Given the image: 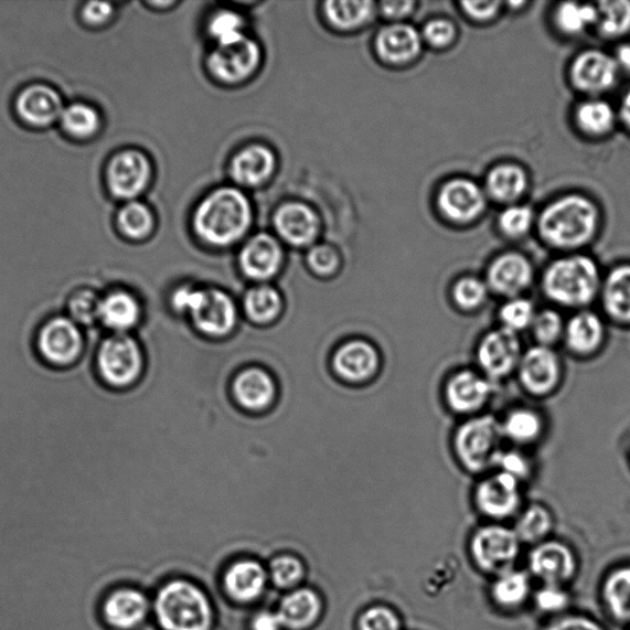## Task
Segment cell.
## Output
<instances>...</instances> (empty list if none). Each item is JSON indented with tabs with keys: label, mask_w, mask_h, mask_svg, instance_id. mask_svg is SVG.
<instances>
[{
	"label": "cell",
	"mask_w": 630,
	"mask_h": 630,
	"mask_svg": "<svg viewBox=\"0 0 630 630\" xmlns=\"http://www.w3.org/2000/svg\"><path fill=\"white\" fill-rule=\"evenodd\" d=\"M253 210L244 192L236 188L212 191L195 211L197 236L215 247H227L242 239L250 228Z\"/></svg>",
	"instance_id": "1"
},
{
	"label": "cell",
	"mask_w": 630,
	"mask_h": 630,
	"mask_svg": "<svg viewBox=\"0 0 630 630\" xmlns=\"http://www.w3.org/2000/svg\"><path fill=\"white\" fill-rule=\"evenodd\" d=\"M599 266L589 256L572 255L553 261L542 277V291L553 305L575 309L589 307L600 296Z\"/></svg>",
	"instance_id": "2"
},
{
	"label": "cell",
	"mask_w": 630,
	"mask_h": 630,
	"mask_svg": "<svg viewBox=\"0 0 630 630\" xmlns=\"http://www.w3.org/2000/svg\"><path fill=\"white\" fill-rule=\"evenodd\" d=\"M599 223L594 202L580 195L564 196L542 212L538 226L544 241L555 248H579L590 242Z\"/></svg>",
	"instance_id": "3"
},
{
	"label": "cell",
	"mask_w": 630,
	"mask_h": 630,
	"mask_svg": "<svg viewBox=\"0 0 630 630\" xmlns=\"http://www.w3.org/2000/svg\"><path fill=\"white\" fill-rule=\"evenodd\" d=\"M504 436L493 415L478 414L466 419L453 434L456 459L466 472L482 474L494 469L503 450Z\"/></svg>",
	"instance_id": "4"
},
{
	"label": "cell",
	"mask_w": 630,
	"mask_h": 630,
	"mask_svg": "<svg viewBox=\"0 0 630 630\" xmlns=\"http://www.w3.org/2000/svg\"><path fill=\"white\" fill-rule=\"evenodd\" d=\"M154 612L164 630H210L212 608L207 596L188 581L165 584L157 594Z\"/></svg>",
	"instance_id": "5"
},
{
	"label": "cell",
	"mask_w": 630,
	"mask_h": 630,
	"mask_svg": "<svg viewBox=\"0 0 630 630\" xmlns=\"http://www.w3.org/2000/svg\"><path fill=\"white\" fill-rule=\"evenodd\" d=\"M95 369L105 387L132 389L145 371L142 346L131 334H105L96 349Z\"/></svg>",
	"instance_id": "6"
},
{
	"label": "cell",
	"mask_w": 630,
	"mask_h": 630,
	"mask_svg": "<svg viewBox=\"0 0 630 630\" xmlns=\"http://www.w3.org/2000/svg\"><path fill=\"white\" fill-rule=\"evenodd\" d=\"M35 348L46 366L68 370L83 360L88 349V335L68 316L57 314L40 327Z\"/></svg>",
	"instance_id": "7"
},
{
	"label": "cell",
	"mask_w": 630,
	"mask_h": 630,
	"mask_svg": "<svg viewBox=\"0 0 630 630\" xmlns=\"http://www.w3.org/2000/svg\"><path fill=\"white\" fill-rule=\"evenodd\" d=\"M177 311L189 312L202 333L223 337L236 325L237 311L231 297L217 290L178 288L173 295Z\"/></svg>",
	"instance_id": "8"
},
{
	"label": "cell",
	"mask_w": 630,
	"mask_h": 630,
	"mask_svg": "<svg viewBox=\"0 0 630 630\" xmlns=\"http://www.w3.org/2000/svg\"><path fill=\"white\" fill-rule=\"evenodd\" d=\"M523 351L520 335L501 327L490 330L477 345L478 371L493 383L516 375Z\"/></svg>",
	"instance_id": "9"
},
{
	"label": "cell",
	"mask_w": 630,
	"mask_h": 630,
	"mask_svg": "<svg viewBox=\"0 0 630 630\" xmlns=\"http://www.w3.org/2000/svg\"><path fill=\"white\" fill-rule=\"evenodd\" d=\"M563 373L558 352L535 344L523 351L516 376L522 389L532 397L547 398L559 388Z\"/></svg>",
	"instance_id": "10"
},
{
	"label": "cell",
	"mask_w": 630,
	"mask_h": 630,
	"mask_svg": "<svg viewBox=\"0 0 630 630\" xmlns=\"http://www.w3.org/2000/svg\"><path fill=\"white\" fill-rule=\"evenodd\" d=\"M520 543L515 530L494 523L474 533L471 552L480 569L500 575L512 569L519 557Z\"/></svg>",
	"instance_id": "11"
},
{
	"label": "cell",
	"mask_w": 630,
	"mask_h": 630,
	"mask_svg": "<svg viewBox=\"0 0 630 630\" xmlns=\"http://www.w3.org/2000/svg\"><path fill=\"white\" fill-rule=\"evenodd\" d=\"M521 485L515 478L491 471L476 487L474 503L478 511L495 521L515 516L522 505Z\"/></svg>",
	"instance_id": "12"
},
{
	"label": "cell",
	"mask_w": 630,
	"mask_h": 630,
	"mask_svg": "<svg viewBox=\"0 0 630 630\" xmlns=\"http://www.w3.org/2000/svg\"><path fill=\"white\" fill-rule=\"evenodd\" d=\"M494 393V383L476 370H459L447 378L444 398L447 408L458 415H478Z\"/></svg>",
	"instance_id": "13"
},
{
	"label": "cell",
	"mask_w": 630,
	"mask_h": 630,
	"mask_svg": "<svg viewBox=\"0 0 630 630\" xmlns=\"http://www.w3.org/2000/svg\"><path fill=\"white\" fill-rule=\"evenodd\" d=\"M260 61L259 45L243 36L229 44L217 45L209 57V68L221 82L233 84L248 79L258 70Z\"/></svg>",
	"instance_id": "14"
},
{
	"label": "cell",
	"mask_w": 630,
	"mask_h": 630,
	"mask_svg": "<svg viewBox=\"0 0 630 630\" xmlns=\"http://www.w3.org/2000/svg\"><path fill=\"white\" fill-rule=\"evenodd\" d=\"M151 610L147 595L128 585H117L105 594L100 602V617L111 630H135L146 621Z\"/></svg>",
	"instance_id": "15"
},
{
	"label": "cell",
	"mask_w": 630,
	"mask_h": 630,
	"mask_svg": "<svg viewBox=\"0 0 630 630\" xmlns=\"http://www.w3.org/2000/svg\"><path fill=\"white\" fill-rule=\"evenodd\" d=\"M152 179V164L137 149H126L110 160L106 181L116 199L134 200L140 196Z\"/></svg>",
	"instance_id": "16"
},
{
	"label": "cell",
	"mask_w": 630,
	"mask_h": 630,
	"mask_svg": "<svg viewBox=\"0 0 630 630\" xmlns=\"http://www.w3.org/2000/svg\"><path fill=\"white\" fill-rule=\"evenodd\" d=\"M535 280V271L525 255L506 253L490 264L485 282L490 292L510 298L525 296Z\"/></svg>",
	"instance_id": "17"
},
{
	"label": "cell",
	"mask_w": 630,
	"mask_h": 630,
	"mask_svg": "<svg viewBox=\"0 0 630 630\" xmlns=\"http://www.w3.org/2000/svg\"><path fill=\"white\" fill-rule=\"evenodd\" d=\"M143 317V307L138 297L122 287H113L104 292L100 302L99 325L108 334H130Z\"/></svg>",
	"instance_id": "18"
},
{
	"label": "cell",
	"mask_w": 630,
	"mask_h": 630,
	"mask_svg": "<svg viewBox=\"0 0 630 630\" xmlns=\"http://www.w3.org/2000/svg\"><path fill=\"white\" fill-rule=\"evenodd\" d=\"M530 570L546 585L562 586L573 579L576 559L562 542H542L530 555Z\"/></svg>",
	"instance_id": "19"
},
{
	"label": "cell",
	"mask_w": 630,
	"mask_h": 630,
	"mask_svg": "<svg viewBox=\"0 0 630 630\" xmlns=\"http://www.w3.org/2000/svg\"><path fill=\"white\" fill-rule=\"evenodd\" d=\"M437 201L444 215L459 223L476 220L485 209L482 188L463 178L448 181L440 190Z\"/></svg>",
	"instance_id": "20"
},
{
	"label": "cell",
	"mask_w": 630,
	"mask_h": 630,
	"mask_svg": "<svg viewBox=\"0 0 630 630\" xmlns=\"http://www.w3.org/2000/svg\"><path fill=\"white\" fill-rule=\"evenodd\" d=\"M606 338L604 318L591 309H583L567 320L563 341L574 356L586 359L604 348Z\"/></svg>",
	"instance_id": "21"
},
{
	"label": "cell",
	"mask_w": 630,
	"mask_h": 630,
	"mask_svg": "<svg viewBox=\"0 0 630 630\" xmlns=\"http://www.w3.org/2000/svg\"><path fill=\"white\" fill-rule=\"evenodd\" d=\"M618 70L615 57L591 50L576 57L570 74L576 88L586 93H602L613 87Z\"/></svg>",
	"instance_id": "22"
},
{
	"label": "cell",
	"mask_w": 630,
	"mask_h": 630,
	"mask_svg": "<svg viewBox=\"0 0 630 630\" xmlns=\"http://www.w3.org/2000/svg\"><path fill=\"white\" fill-rule=\"evenodd\" d=\"M277 234L295 247H307L318 237L320 223L317 213L301 202H287L274 216Z\"/></svg>",
	"instance_id": "23"
},
{
	"label": "cell",
	"mask_w": 630,
	"mask_h": 630,
	"mask_svg": "<svg viewBox=\"0 0 630 630\" xmlns=\"http://www.w3.org/2000/svg\"><path fill=\"white\" fill-rule=\"evenodd\" d=\"M17 113L25 124L36 128L49 127L61 120V95L47 85L35 84L21 92L17 99Z\"/></svg>",
	"instance_id": "24"
},
{
	"label": "cell",
	"mask_w": 630,
	"mask_h": 630,
	"mask_svg": "<svg viewBox=\"0 0 630 630\" xmlns=\"http://www.w3.org/2000/svg\"><path fill=\"white\" fill-rule=\"evenodd\" d=\"M284 252L270 234H256L241 252L239 263L245 275L253 280L271 279L280 270Z\"/></svg>",
	"instance_id": "25"
},
{
	"label": "cell",
	"mask_w": 630,
	"mask_h": 630,
	"mask_svg": "<svg viewBox=\"0 0 630 630\" xmlns=\"http://www.w3.org/2000/svg\"><path fill=\"white\" fill-rule=\"evenodd\" d=\"M275 169L276 157L271 149L261 145H252L233 157L229 172L238 185L258 188L271 178Z\"/></svg>",
	"instance_id": "26"
},
{
	"label": "cell",
	"mask_w": 630,
	"mask_h": 630,
	"mask_svg": "<svg viewBox=\"0 0 630 630\" xmlns=\"http://www.w3.org/2000/svg\"><path fill=\"white\" fill-rule=\"evenodd\" d=\"M423 39L418 30L408 24L384 26L376 39L378 56L386 62L401 64L419 56Z\"/></svg>",
	"instance_id": "27"
},
{
	"label": "cell",
	"mask_w": 630,
	"mask_h": 630,
	"mask_svg": "<svg viewBox=\"0 0 630 630\" xmlns=\"http://www.w3.org/2000/svg\"><path fill=\"white\" fill-rule=\"evenodd\" d=\"M334 365L341 377L350 382H365L376 375L380 355L376 348L365 341H352L339 349Z\"/></svg>",
	"instance_id": "28"
},
{
	"label": "cell",
	"mask_w": 630,
	"mask_h": 630,
	"mask_svg": "<svg viewBox=\"0 0 630 630\" xmlns=\"http://www.w3.org/2000/svg\"><path fill=\"white\" fill-rule=\"evenodd\" d=\"M268 575L259 563L241 560L231 565L224 575V587L231 599L250 604L263 595Z\"/></svg>",
	"instance_id": "29"
},
{
	"label": "cell",
	"mask_w": 630,
	"mask_h": 630,
	"mask_svg": "<svg viewBox=\"0 0 630 630\" xmlns=\"http://www.w3.org/2000/svg\"><path fill=\"white\" fill-rule=\"evenodd\" d=\"M600 298L606 316L630 325V265H619L602 281Z\"/></svg>",
	"instance_id": "30"
},
{
	"label": "cell",
	"mask_w": 630,
	"mask_h": 630,
	"mask_svg": "<svg viewBox=\"0 0 630 630\" xmlns=\"http://www.w3.org/2000/svg\"><path fill=\"white\" fill-rule=\"evenodd\" d=\"M500 426L504 440L517 448L536 445L546 431L543 415L527 407H517L508 412L500 420Z\"/></svg>",
	"instance_id": "31"
},
{
	"label": "cell",
	"mask_w": 630,
	"mask_h": 630,
	"mask_svg": "<svg viewBox=\"0 0 630 630\" xmlns=\"http://www.w3.org/2000/svg\"><path fill=\"white\" fill-rule=\"evenodd\" d=\"M320 610L322 602L318 595L312 590L301 589L285 597L277 616L282 627L303 630L316 623Z\"/></svg>",
	"instance_id": "32"
},
{
	"label": "cell",
	"mask_w": 630,
	"mask_h": 630,
	"mask_svg": "<svg viewBox=\"0 0 630 630\" xmlns=\"http://www.w3.org/2000/svg\"><path fill=\"white\" fill-rule=\"evenodd\" d=\"M234 393L244 408L261 410L268 407L275 397V383L268 373L252 369L237 377Z\"/></svg>",
	"instance_id": "33"
},
{
	"label": "cell",
	"mask_w": 630,
	"mask_h": 630,
	"mask_svg": "<svg viewBox=\"0 0 630 630\" xmlns=\"http://www.w3.org/2000/svg\"><path fill=\"white\" fill-rule=\"evenodd\" d=\"M528 179L525 170L515 164H501L491 169L487 178L489 195L500 202L520 199L527 190Z\"/></svg>",
	"instance_id": "34"
},
{
	"label": "cell",
	"mask_w": 630,
	"mask_h": 630,
	"mask_svg": "<svg viewBox=\"0 0 630 630\" xmlns=\"http://www.w3.org/2000/svg\"><path fill=\"white\" fill-rule=\"evenodd\" d=\"M324 13L331 25L339 30L351 31L366 25L375 14L373 2H328L324 4Z\"/></svg>",
	"instance_id": "35"
},
{
	"label": "cell",
	"mask_w": 630,
	"mask_h": 630,
	"mask_svg": "<svg viewBox=\"0 0 630 630\" xmlns=\"http://www.w3.org/2000/svg\"><path fill=\"white\" fill-rule=\"evenodd\" d=\"M604 600L617 621L630 623V565L607 576Z\"/></svg>",
	"instance_id": "36"
},
{
	"label": "cell",
	"mask_w": 630,
	"mask_h": 630,
	"mask_svg": "<svg viewBox=\"0 0 630 630\" xmlns=\"http://www.w3.org/2000/svg\"><path fill=\"white\" fill-rule=\"evenodd\" d=\"M102 296L100 291L92 287L77 288L70 295L64 314L84 330L99 327Z\"/></svg>",
	"instance_id": "37"
},
{
	"label": "cell",
	"mask_w": 630,
	"mask_h": 630,
	"mask_svg": "<svg viewBox=\"0 0 630 630\" xmlns=\"http://www.w3.org/2000/svg\"><path fill=\"white\" fill-rule=\"evenodd\" d=\"M64 132L76 140H89L99 132L102 116L98 110L88 104L76 103L64 108L61 116Z\"/></svg>",
	"instance_id": "38"
},
{
	"label": "cell",
	"mask_w": 630,
	"mask_h": 630,
	"mask_svg": "<svg viewBox=\"0 0 630 630\" xmlns=\"http://www.w3.org/2000/svg\"><path fill=\"white\" fill-rule=\"evenodd\" d=\"M530 592L528 575L512 569L500 574L491 587V596H493L495 604L504 608H516L525 604Z\"/></svg>",
	"instance_id": "39"
},
{
	"label": "cell",
	"mask_w": 630,
	"mask_h": 630,
	"mask_svg": "<svg viewBox=\"0 0 630 630\" xmlns=\"http://www.w3.org/2000/svg\"><path fill=\"white\" fill-rule=\"evenodd\" d=\"M552 527L551 511L541 504H532L519 515L515 532L520 542L540 544L549 535Z\"/></svg>",
	"instance_id": "40"
},
{
	"label": "cell",
	"mask_w": 630,
	"mask_h": 630,
	"mask_svg": "<svg viewBox=\"0 0 630 630\" xmlns=\"http://www.w3.org/2000/svg\"><path fill=\"white\" fill-rule=\"evenodd\" d=\"M117 223L125 237L140 241L153 232L154 216L142 202L130 201L120 210Z\"/></svg>",
	"instance_id": "41"
},
{
	"label": "cell",
	"mask_w": 630,
	"mask_h": 630,
	"mask_svg": "<svg viewBox=\"0 0 630 630\" xmlns=\"http://www.w3.org/2000/svg\"><path fill=\"white\" fill-rule=\"evenodd\" d=\"M537 312L535 303L530 298L525 296L510 298L499 309V327L520 335L523 331H530Z\"/></svg>",
	"instance_id": "42"
},
{
	"label": "cell",
	"mask_w": 630,
	"mask_h": 630,
	"mask_svg": "<svg viewBox=\"0 0 630 630\" xmlns=\"http://www.w3.org/2000/svg\"><path fill=\"white\" fill-rule=\"evenodd\" d=\"M616 114L612 106L602 100L583 103L576 110V122L586 134L602 136L612 130Z\"/></svg>",
	"instance_id": "43"
},
{
	"label": "cell",
	"mask_w": 630,
	"mask_h": 630,
	"mask_svg": "<svg viewBox=\"0 0 630 630\" xmlns=\"http://www.w3.org/2000/svg\"><path fill=\"white\" fill-rule=\"evenodd\" d=\"M245 311L255 323L266 324L279 316L281 311V297L275 288L259 286L253 288L245 297Z\"/></svg>",
	"instance_id": "44"
},
{
	"label": "cell",
	"mask_w": 630,
	"mask_h": 630,
	"mask_svg": "<svg viewBox=\"0 0 630 630\" xmlns=\"http://www.w3.org/2000/svg\"><path fill=\"white\" fill-rule=\"evenodd\" d=\"M597 26L607 38H621L630 31V2L606 0L597 7Z\"/></svg>",
	"instance_id": "45"
},
{
	"label": "cell",
	"mask_w": 630,
	"mask_h": 630,
	"mask_svg": "<svg viewBox=\"0 0 630 630\" xmlns=\"http://www.w3.org/2000/svg\"><path fill=\"white\" fill-rule=\"evenodd\" d=\"M490 295L485 280L465 276L452 287V301L458 311L474 313L483 308Z\"/></svg>",
	"instance_id": "46"
},
{
	"label": "cell",
	"mask_w": 630,
	"mask_h": 630,
	"mask_svg": "<svg viewBox=\"0 0 630 630\" xmlns=\"http://www.w3.org/2000/svg\"><path fill=\"white\" fill-rule=\"evenodd\" d=\"M597 8L591 4L574 2L562 3L555 10V24L568 35L581 34L587 28L597 23Z\"/></svg>",
	"instance_id": "47"
},
{
	"label": "cell",
	"mask_w": 630,
	"mask_h": 630,
	"mask_svg": "<svg viewBox=\"0 0 630 630\" xmlns=\"http://www.w3.org/2000/svg\"><path fill=\"white\" fill-rule=\"evenodd\" d=\"M567 320L555 308H544L537 312L530 329L536 345L553 348L564 339Z\"/></svg>",
	"instance_id": "48"
},
{
	"label": "cell",
	"mask_w": 630,
	"mask_h": 630,
	"mask_svg": "<svg viewBox=\"0 0 630 630\" xmlns=\"http://www.w3.org/2000/svg\"><path fill=\"white\" fill-rule=\"evenodd\" d=\"M245 20L232 10H220L209 21L210 35L217 41V45L229 44L244 35Z\"/></svg>",
	"instance_id": "49"
},
{
	"label": "cell",
	"mask_w": 630,
	"mask_h": 630,
	"mask_svg": "<svg viewBox=\"0 0 630 630\" xmlns=\"http://www.w3.org/2000/svg\"><path fill=\"white\" fill-rule=\"evenodd\" d=\"M493 471L505 473L525 483L533 472V465L530 457L522 451V448H503L496 458Z\"/></svg>",
	"instance_id": "50"
},
{
	"label": "cell",
	"mask_w": 630,
	"mask_h": 630,
	"mask_svg": "<svg viewBox=\"0 0 630 630\" xmlns=\"http://www.w3.org/2000/svg\"><path fill=\"white\" fill-rule=\"evenodd\" d=\"M270 574L276 586L287 589L302 580L305 568L302 563L291 555H281L273 560Z\"/></svg>",
	"instance_id": "51"
},
{
	"label": "cell",
	"mask_w": 630,
	"mask_h": 630,
	"mask_svg": "<svg viewBox=\"0 0 630 630\" xmlns=\"http://www.w3.org/2000/svg\"><path fill=\"white\" fill-rule=\"evenodd\" d=\"M535 221V215L528 206H511L499 218V226L509 237H521L526 234Z\"/></svg>",
	"instance_id": "52"
},
{
	"label": "cell",
	"mask_w": 630,
	"mask_h": 630,
	"mask_svg": "<svg viewBox=\"0 0 630 630\" xmlns=\"http://www.w3.org/2000/svg\"><path fill=\"white\" fill-rule=\"evenodd\" d=\"M401 619L391 608L375 606L363 612L359 621V630H401Z\"/></svg>",
	"instance_id": "53"
},
{
	"label": "cell",
	"mask_w": 630,
	"mask_h": 630,
	"mask_svg": "<svg viewBox=\"0 0 630 630\" xmlns=\"http://www.w3.org/2000/svg\"><path fill=\"white\" fill-rule=\"evenodd\" d=\"M308 264L319 276L333 275L340 265V256L334 247L328 244H318L309 250Z\"/></svg>",
	"instance_id": "54"
},
{
	"label": "cell",
	"mask_w": 630,
	"mask_h": 630,
	"mask_svg": "<svg viewBox=\"0 0 630 630\" xmlns=\"http://www.w3.org/2000/svg\"><path fill=\"white\" fill-rule=\"evenodd\" d=\"M536 605L544 613H559L569 605V595L562 586L544 585L536 594Z\"/></svg>",
	"instance_id": "55"
},
{
	"label": "cell",
	"mask_w": 630,
	"mask_h": 630,
	"mask_svg": "<svg viewBox=\"0 0 630 630\" xmlns=\"http://www.w3.org/2000/svg\"><path fill=\"white\" fill-rule=\"evenodd\" d=\"M457 35V30L452 21L446 19H434L424 28L423 36L434 47H446L451 45Z\"/></svg>",
	"instance_id": "56"
},
{
	"label": "cell",
	"mask_w": 630,
	"mask_h": 630,
	"mask_svg": "<svg viewBox=\"0 0 630 630\" xmlns=\"http://www.w3.org/2000/svg\"><path fill=\"white\" fill-rule=\"evenodd\" d=\"M544 630H605L599 623L583 616H567L555 619Z\"/></svg>",
	"instance_id": "57"
},
{
	"label": "cell",
	"mask_w": 630,
	"mask_h": 630,
	"mask_svg": "<svg viewBox=\"0 0 630 630\" xmlns=\"http://www.w3.org/2000/svg\"><path fill=\"white\" fill-rule=\"evenodd\" d=\"M114 14V8L109 3L92 2L87 3L83 8L82 17L85 23L99 26L108 23Z\"/></svg>",
	"instance_id": "58"
},
{
	"label": "cell",
	"mask_w": 630,
	"mask_h": 630,
	"mask_svg": "<svg viewBox=\"0 0 630 630\" xmlns=\"http://www.w3.org/2000/svg\"><path fill=\"white\" fill-rule=\"evenodd\" d=\"M465 13L478 21H488L498 15L500 2H465L462 3Z\"/></svg>",
	"instance_id": "59"
},
{
	"label": "cell",
	"mask_w": 630,
	"mask_h": 630,
	"mask_svg": "<svg viewBox=\"0 0 630 630\" xmlns=\"http://www.w3.org/2000/svg\"><path fill=\"white\" fill-rule=\"evenodd\" d=\"M414 2H384L381 4V12L392 20H399L413 12Z\"/></svg>",
	"instance_id": "60"
},
{
	"label": "cell",
	"mask_w": 630,
	"mask_h": 630,
	"mask_svg": "<svg viewBox=\"0 0 630 630\" xmlns=\"http://www.w3.org/2000/svg\"><path fill=\"white\" fill-rule=\"evenodd\" d=\"M282 624L277 613L261 612L253 621L254 630H280Z\"/></svg>",
	"instance_id": "61"
},
{
	"label": "cell",
	"mask_w": 630,
	"mask_h": 630,
	"mask_svg": "<svg viewBox=\"0 0 630 630\" xmlns=\"http://www.w3.org/2000/svg\"><path fill=\"white\" fill-rule=\"evenodd\" d=\"M615 61L618 68L630 71V45H622L617 49Z\"/></svg>",
	"instance_id": "62"
},
{
	"label": "cell",
	"mask_w": 630,
	"mask_h": 630,
	"mask_svg": "<svg viewBox=\"0 0 630 630\" xmlns=\"http://www.w3.org/2000/svg\"><path fill=\"white\" fill-rule=\"evenodd\" d=\"M619 114H621L622 121L630 128V89L623 96Z\"/></svg>",
	"instance_id": "63"
}]
</instances>
